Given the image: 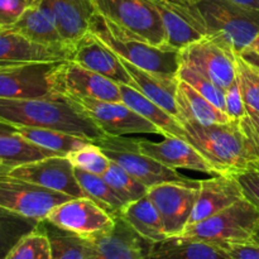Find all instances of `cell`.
Segmentation results:
<instances>
[{"instance_id":"6da1fadb","label":"cell","mask_w":259,"mask_h":259,"mask_svg":"<svg viewBox=\"0 0 259 259\" xmlns=\"http://www.w3.org/2000/svg\"><path fill=\"white\" fill-rule=\"evenodd\" d=\"M0 120L17 128L55 129L82 137L93 143L106 137L72 99L61 95L0 99Z\"/></svg>"},{"instance_id":"ee69618b","label":"cell","mask_w":259,"mask_h":259,"mask_svg":"<svg viewBox=\"0 0 259 259\" xmlns=\"http://www.w3.org/2000/svg\"><path fill=\"white\" fill-rule=\"evenodd\" d=\"M232 2L243 5V7L250 8V9L259 10V0H232Z\"/></svg>"},{"instance_id":"8d00e7d4","label":"cell","mask_w":259,"mask_h":259,"mask_svg":"<svg viewBox=\"0 0 259 259\" xmlns=\"http://www.w3.org/2000/svg\"><path fill=\"white\" fill-rule=\"evenodd\" d=\"M5 259H52L51 244L47 234L40 227L25 235Z\"/></svg>"},{"instance_id":"7c38bea8","label":"cell","mask_w":259,"mask_h":259,"mask_svg":"<svg viewBox=\"0 0 259 259\" xmlns=\"http://www.w3.org/2000/svg\"><path fill=\"white\" fill-rule=\"evenodd\" d=\"M72 100L106 136L124 137L128 134L161 136V132L154 124L139 115L123 101L113 103V101H101L94 99H72Z\"/></svg>"},{"instance_id":"4fadbf2b","label":"cell","mask_w":259,"mask_h":259,"mask_svg":"<svg viewBox=\"0 0 259 259\" xmlns=\"http://www.w3.org/2000/svg\"><path fill=\"white\" fill-rule=\"evenodd\" d=\"M158 9L166 32V45L176 50L209 35L194 0H151Z\"/></svg>"},{"instance_id":"ba28073f","label":"cell","mask_w":259,"mask_h":259,"mask_svg":"<svg viewBox=\"0 0 259 259\" xmlns=\"http://www.w3.org/2000/svg\"><path fill=\"white\" fill-rule=\"evenodd\" d=\"M53 95L71 99H94L101 101H121L120 85L96 73L75 61L58 62L51 76Z\"/></svg>"},{"instance_id":"4dcf8cb0","label":"cell","mask_w":259,"mask_h":259,"mask_svg":"<svg viewBox=\"0 0 259 259\" xmlns=\"http://www.w3.org/2000/svg\"><path fill=\"white\" fill-rule=\"evenodd\" d=\"M75 176L88 197L98 202L101 207H104L114 217L120 214L126 202L119 196L118 192L105 181L103 176L89 174L78 168H75Z\"/></svg>"},{"instance_id":"3957f363","label":"cell","mask_w":259,"mask_h":259,"mask_svg":"<svg viewBox=\"0 0 259 259\" xmlns=\"http://www.w3.org/2000/svg\"><path fill=\"white\" fill-rule=\"evenodd\" d=\"M185 139L217 169L218 175H234L250 164L239 121L204 124L181 120Z\"/></svg>"},{"instance_id":"f546056e","label":"cell","mask_w":259,"mask_h":259,"mask_svg":"<svg viewBox=\"0 0 259 259\" xmlns=\"http://www.w3.org/2000/svg\"><path fill=\"white\" fill-rule=\"evenodd\" d=\"M40 227L47 234L51 244L52 259H88L91 253V240L75 233L51 224L47 220L40 222Z\"/></svg>"},{"instance_id":"ffe728a7","label":"cell","mask_w":259,"mask_h":259,"mask_svg":"<svg viewBox=\"0 0 259 259\" xmlns=\"http://www.w3.org/2000/svg\"><path fill=\"white\" fill-rule=\"evenodd\" d=\"M90 240L93 248L88 259H147L152 244L120 217H115L113 229Z\"/></svg>"},{"instance_id":"f6af8a7d","label":"cell","mask_w":259,"mask_h":259,"mask_svg":"<svg viewBox=\"0 0 259 259\" xmlns=\"http://www.w3.org/2000/svg\"><path fill=\"white\" fill-rule=\"evenodd\" d=\"M17 126L10 125V124L4 123V121L0 120V136L3 134H12V133H17Z\"/></svg>"},{"instance_id":"83f0119b","label":"cell","mask_w":259,"mask_h":259,"mask_svg":"<svg viewBox=\"0 0 259 259\" xmlns=\"http://www.w3.org/2000/svg\"><path fill=\"white\" fill-rule=\"evenodd\" d=\"M12 28L35 43L47 46L66 45L56 27L52 15L47 8L40 4L39 0L28 8Z\"/></svg>"},{"instance_id":"7dc6e473","label":"cell","mask_w":259,"mask_h":259,"mask_svg":"<svg viewBox=\"0 0 259 259\" xmlns=\"http://www.w3.org/2000/svg\"><path fill=\"white\" fill-rule=\"evenodd\" d=\"M8 171H9V169H8V167L5 166V164L3 163L2 161H0V176H2V175H5V174H7Z\"/></svg>"},{"instance_id":"d590c367","label":"cell","mask_w":259,"mask_h":259,"mask_svg":"<svg viewBox=\"0 0 259 259\" xmlns=\"http://www.w3.org/2000/svg\"><path fill=\"white\" fill-rule=\"evenodd\" d=\"M73 168L82 169L89 174L103 176L108 171L111 161L95 143H88L66 154Z\"/></svg>"},{"instance_id":"d4e9b609","label":"cell","mask_w":259,"mask_h":259,"mask_svg":"<svg viewBox=\"0 0 259 259\" xmlns=\"http://www.w3.org/2000/svg\"><path fill=\"white\" fill-rule=\"evenodd\" d=\"M121 101L134 111L151 121L158 128L161 136L163 137H179L185 139V131L181 121L174 115L157 105L148 98L139 93L137 89L131 85H120Z\"/></svg>"},{"instance_id":"ab89813d","label":"cell","mask_w":259,"mask_h":259,"mask_svg":"<svg viewBox=\"0 0 259 259\" xmlns=\"http://www.w3.org/2000/svg\"><path fill=\"white\" fill-rule=\"evenodd\" d=\"M233 176L237 179L245 199L259 210V169L248 167Z\"/></svg>"},{"instance_id":"c3c4849f","label":"cell","mask_w":259,"mask_h":259,"mask_svg":"<svg viewBox=\"0 0 259 259\" xmlns=\"http://www.w3.org/2000/svg\"><path fill=\"white\" fill-rule=\"evenodd\" d=\"M253 242L257 243V244H259V228H258V230H257V234L254 235V239H253Z\"/></svg>"},{"instance_id":"8fae6325","label":"cell","mask_w":259,"mask_h":259,"mask_svg":"<svg viewBox=\"0 0 259 259\" xmlns=\"http://www.w3.org/2000/svg\"><path fill=\"white\" fill-rule=\"evenodd\" d=\"M47 222L82 238H95L115 225V217L90 197H72L48 212Z\"/></svg>"},{"instance_id":"7402d4cb","label":"cell","mask_w":259,"mask_h":259,"mask_svg":"<svg viewBox=\"0 0 259 259\" xmlns=\"http://www.w3.org/2000/svg\"><path fill=\"white\" fill-rule=\"evenodd\" d=\"M56 23L63 42L72 46L89 32L90 20L96 13L94 0H39Z\"/></svg>"},{"instance_id":"bcb514c9","label":"cell","mask_w":259,"mask_h":259,"mask_svg":"<svg viewBox=\"0 0 259 259\" xmlns=\"http://www.w3.org/2000/svg\"><path fill=\"white\" fill-rule=\"evenodd\" d=\"M249 51H252L253 53H255V55L259 56V35L257 38H255L254 40L252 42V45H250V47L248 48Z\"/></svg>"},{"instance_id":"f1b7e54d","label":"cell","mask_w":259,"mask_h":259,"mask_svg":"<svg viewBox=\"0 0 259 259\" xmlns=\"http://www.w3.org/2000/svg\"><path fill=\"white\" fill-rule=\"evenodd\" d=\"M53 156L62 154L37 146L29 139L20 136L18 132L0 136V161L8 167V169Z\"/></svg>"},{"instance_id":"836d02e7","label":"cell","mask_w":259,"mask_h":259,"mask_svg":"<svg viewBox=\"0 0 259 259\" xmlns=\"http://www.w3.org/2000/svg\"><path fill=\"white\" fill-rule=\"evenodd\" d=\"M237 81L247 113H259V70L237 55Z\"/></svg>"},{"instance_id":"d6a6232c","label":"cell","mask_w":259,"mask_h":259,"mask_svg":"<svg viewBox=\"0 0 259 259\" xmlns=\"http://www.w3.org/2000/svg\"><path fill=\"white\" fill-rule=\"evenodd\" d=\"M40 222L0 207V259H5L10 250L29 233L37 229Z\"/></svg>"},{"instance_id":"2e32d148","label":"cell","mask_w":259,"mask_h":259,"mask_svg":"<svg viewBox=\"0 0 259 259\" xmlns=\"http://www.w3.org/2000/svg\"><path fill=\"white\" fill-rule=\"evenodd\" d=\"M58 62L0 66V99L53 95L51 76Z\"/></svg>"},{"instance_id":"9c48e42d","label":"cell","mask_w":259,"mask_h":259,"mask_svg":"<svg viewBox=\"0 0 259 259\" xmlns=\"http://www.w3.org/2000/svg\"><path fill=\"white\" fill-rule=\"evenodd\" d=\"M180 63L197 71L224 90L237 81V53L211 35L180 50Z\"/></svg>"},{"instance_id":"7bdbcfd3","label":"cell","mask_w":259,"mask_h":259,"mask_svg":"<svg viewBox=\"0 0 259 259\" xmlns=\"http://www.w3.org/2000/svg\"><path fill=\"white\" fill-rule=\"evenodd\" d=\"M228 259H259V244L254 242L228 244L218 247Z\"/></svg>"},{"instance_id":"cb8c5ba5","label":"cell","mask_w":259,"mask_h":259,"mask_svg":"<svg viewBox=\"0 0 259 259\" xmlns=\"http://www.w3.org/2000/svg\"><path fill=\"white\" fill-rule=\"evenodd\" d=\"M176 104L180 121L191 120L195 123L204 124V125L224 124L232 121L225 111L215 106L211 101L204 98L192 86L182 80H179Z\"/></svg>"},{"instance_id":"52a82bcc","label":"cell","mask_w":259,"mask_h":259,"mask_svg":"<svg viewBox=\"0 0 259 259\" xmlns=\"http://www.w3.org/2000/svg\"><path fill=\"white\" fill-rule=\"evenodd\" d=\"M99 14L125 32L156 46L166 45V32L158 9L151 0H94Z\"/></svg>"},{"instance_id":"5bb4252c","label":"cell","mask_w":259,"mask_h":259,"mask_svg":"<svg viewBox=\"0 0 259 259\" xmlns=\"http://www.w3.org/2000/svg\"><path fill=\"white\" fill-rule=\"evenodd\" d=\"M147 195L158 210L168 238L180 237L196 205L199 185L166 182L148 189Z\"/></svg>"},{"instance_id":"e575fe53","label":"cell","mask_w":259,"mask_h":259,"mask_svg":"<svg viewBox=\"0 0 259 259\" xmlns=\"http://www.w3.org/2000/svg\"><path fill=\"white\" fill-rule=\"evenodd\" d=\"M103 177L126 204L142 199L148 194V189L143 184H141L138 180L134 179L125 169L114 162H111Z\"/></svg>"},{"instance_id":"484cf974","label":"cell","mask_w":259,"mask_h":259,"mask_svg":"<svg viewBox=\"0 0 259 259\" xmlns=\"http://www.w3.org/2000/svg\"><path fill=\"white\" fill-rule=\"evenodd\" d=\"M118 217L125 220L147 242L159 243L168 238L161 215L148 195L126 204Z\"/></svg>"},{"instance_id":"60d3db41","label":"cell","mask_w":259,"mask_h":259,"mask_svg":"<svg viewBox=\"0 0 259 259\" xmlns=\"http://www.w3.org/2000/svg\"><path fill=\"white\" fill-rule=\"evenodd\" d=\"M37 0H0V27H12Z\"/></svg>"},{"instance_id":"30bf717a","label":"cell","mask_w":259,"mask_h":259,"mask_svg":"<svg viewBox=\"0 0 259 259\" xmlns=\"http://www.w3.org/2000/svg\"><path fill=\"white\" fill-rule=\"evenodd\" d=\"M72 199L62 192L48 190L15 177L0 176V207L43 222L57 205Z\"/></svg>"},{"instance_id":"277c9868","label":"cell","mask_w":259,"mask_h":259,"mask_svg":"<svg viewBox=\"0 0 259 259\" xmlns=\"http://www.w3.org/2000/svg\"><path fill=\"white\" fill-rule=\"evenodd\" d=\"M209 35L242 55L259 35V10L232 0H197Z\"/></svg>"},{"instance_id":"9a60e30c","label":"cell","mask_w":259,"mask_h":259,"mask_svg":"<svg viewBox=\"0 0 259 259\" xmlns=\"http://www.w3.org/2000/svg\"><path fill=\"white\" fill-rule=\"evenodd\" d=\"M5 175L32 182L48 190L62 192L71 197H88L86 192L78 185L75 168L66 156L47 157L22 164L9 169Z\"/></svg>"},{"instance_id":"74e56055","label":"cell","mask_w":259,"mask_h":259,"mask_svg":"<svg viewBox=\"0 0 259 259\" xmlns=\"http://www.w3.org/2000/svg\"><path fill=\"white\" fill-rule=\"evenodd\" d=\"M177 77H179V80H182L185 81V82L189 83V85L192 86L197 93H200L204 98H206L207 100L211 101L215 106H218V108L222 109L223 111H225L224 89L219 88L217 83H214L211 80L205 77L204 75H201V73H199L197 71L192 70V68L184 65L180 66L179 72H177Z\"/></svg>"},{"instance_id":"4316f807","label":"cell","mask_w":259,"mask_h":259,"mask_svg":"<svg viewBox=\"0 0 259 259\" xmlns=\"http://www.w3.org/2000/svg\"><path fill=\"white\" fill-rule=\"evenodd\" d=\"M147 259H228L220 248L200 240L169 237L152 243Z\"/></svg>"},{"instance_id":"5b68a950","label":"cell","mask_w":259,"mask_h":259,"mask_svg":"<svg viewBox=\"0 0 259 259\" xmlns=\"http://www.w3.org/2000/svg\"><path fill=\"white\" fill-rule=\"evenodd\" d=\"M258 228L259 210L244 197L202 222L187 225L180 237L223 247L253 242Z\"/></svg>"},{"instance_id":"ac0fdd59","label":"cell","mask_w":259,"mask_h":259,"mask_svg":"<svg viewBox=\"0 0 259 259\" xmlns=\"http://www.w3.org/2000/svg\"><path fill=\"white\" fill-rule=\"evenodd\" d=\"M70 60L119 85H133L120 57L91 32L86 33L71 46Z\"/></svg>"},{"instance_id":"e0dca14e","label":"cell","mask_w":259,"mask_h":259,"mask_svg":"<svg viewBox=\"0 0 259 259\" xmlns=\"http://www.w3.org/2000/svg\"><path fill=\"white\" fill-rule=\"evenodd\" d=\"M71 46L35 43L12 27H0V66L51 63L70 60Z\"/></svg>"},{"instance_id":"d6986e66","label":"cell","mask_w":259,"mask_h":259,"mask_svg":"<svg viewBox=\"0 0 259 259\" xmlns=\"http://www.w3.org/2000/svg\"><path fill=\"white\" fill-rule=\"evenodd\" d=\"M142 153L172 169L184 168L214 176L217 169L197 152L191 143L179 137H164L161 142L136 138Z\"/></svg>"},{"instance_id":"8992f818","label":"cell","mask_w":259,"mask_h":259,"mask_svg":"<svg viewBox=\"0 0 259 259\" xmlns=\"http://www.w3.org/2000/svg\"><path fill=\"white\" fill-rule=\"evenodd\" d=\"M95 144L100 147L111 162L119 164L147 189L166 182L199 185V181L184 176L176 169L168 168L152 157L142 153L136 138L106 136L105 138L95 142Z\"/></svg>"},{"instance_id":"1f68e13d","label":"cell","mask_w":259,"mask_h":259,"mask_svg":"<svg viewBox=\"0 0 259 259\" xmlns=\"http://www.w3.org/2000/svg\"><path fill=\"white\" fill-rule=\"evenodd\" d=\"M18 133L24 138L29 139L42 148L57 152V153L66 156L70 152L80 148L88 143H93L89 139L82 137L73 136V134L65 133V132L55 131V129L45 128H29V126H19L17 129Z\"/></svg>"},{"instance_id":"f35d334b","label":"cell","mask_w":259,"mask_h":259,"mask_svg":"<svg viewBox=\"0 0 259 259\" xmlns=\"http://www.w3.org/2000/svg\"><path fill=\"white\" fill-rule=\"evenodd\" d=\"M239 125L244 136L250 164L259 163V113H247L239 120Z\"/></svg>"},{"instance_id":"681fc988","label":"cell","mask_w":259,"mask_h":259,"mask_svg":"<svg viewBox=\"0 0 259 259\" xmlns=\"http://www.w3.org/2000/svg\"><path fill=\"white\" fill-rule=\"evenodd\" d=\"M249 167H254V168H258V169H259V163H255V164H250Z\"/></svg>"},{"instance_id":"44dd1931","label":"cell","mask_w":259,"mask_h":259,"mask_svg":"<svg viewBox=\"0 0 259 259\" xmlns=\"http://www.w3.org/2000/svg\"><path fill=\"white\" fill-rule=\"evenodd\" d=\"M244 199L242 189L233 175H214L199 181V197L189 225L202 222Z\"/></svg>"},{"instance_id":"b9f144b4","label":"cell","mask_w":259,"mask_h":259,"mask_svg":"<svg viewBox=\"0 0 259 259\" xmlns=\"http://www.w3.org/2000/svg\"><path fill=\"white\" fill-rule=\"evenodd\" d=\"M225 113L234 121H239L247 115V108L243 101L238 81H234L225 90Z\"/></svg>"},{"instance_id":"603a6c76","label":"cell","mask_w":259,"mask_h":259,"mask_svg":"<svg viewBox=\"0 0 259 259\" xmlns=\"http://www.w3.org/2000/svg\"><path fill=\"white\" fill-rule=\"evenodd\" d=\"M120 61L125 70L128 71L132 81H133L132 86L137 89L141 94H143L149 100H152L157 105L168 111L175 118L179 119V110H177L176 104L179 77L177 76L158 75V73L142 70V68L132 65L131 62L121 57Z\"/></svg>"},{"instance_id":"7a4b0ae2","label":"cell","mask_w":259,"mask_h":259,"mask_svg":"<svg viewBox=\"0 0 259 259\" xmlns=\"http://www.w3.org/2000/svg\"><path fill=\"white\" fill-rule=\"evenodd\" d=\"M89 32L103 40L119 57L142 70L158 75L177 76L181 66L180 50L146 42L125 32L98 12L91 18Z\"/></svg>"},{"instance_id":"f907efd6","label":"cell","mask_w":259,"mask_h":259,"mask_svg":"<svg viewBox=\"0 0 259 259\" xmlns=\"http://www.w3.org/2000/svg\"><path fill=\"white\" fill-rule=\"evenodd\" d=\"M194 2H197V0H194Z\"/></svg>"}]
</instances>
